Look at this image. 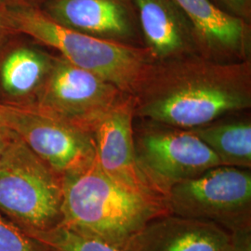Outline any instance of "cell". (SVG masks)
Returning a JSON list of instances; mask_svg holds the SVG:
<instances>
[{
    "label": "cell",
    "mask_w": 251,
    "mask_h": 251,
    "mask_svg": "<svg viewBox=\"0 0 251 251\" xmlns=\"http://www.w3.org/2000/svg\"><path fill=\"white\" fill-rule=\"evenodd\" d=\"M172 215L206 221L232 233L251 228V169L218 166L172 185L166 197Z\"/></svg>",
    "instance_id": "5b68a950"
},
{
    "label": "cell",
    "mask_w": 251,
    "mask_h": 251,
    "mask_svg": "<svg viewBox=\"0 0 251 251\" xmlns=\"http://www.w3.org/2000/svg\"><path fill=\"white\" fill-rule=\"evenodd\" d=\"M233 251H251V228H245L231 233Z\"/></svg>",
    "instance_id": "d6986e66"
},
{
    "label": "cell",
    "mask_w": 251,
    "mask_h": 251,
    "mask_svg": "<svg viewBox=\"0 0 251 251\" xmlns=\"http://www.w3.org/2000/svg\"><path fill=\"white\" fill-rule=\"evenodd\" d=\"M61 225L123 249L152 220L170 214L165 201L117 183L94 160L62 176Z\"/></svg>",
    "instance_id": "7a4b0ae2"
},
{
    "label": "cell",
    "mask_w": 251,
    "mask_h": 251,
    "mask_svg": "<svg viewBox=\"0 0 251 251\" xmlns=\"http://www.w3.org/2000/svg\"><path fill=\"white\" fill-rule=\"evenodd\" d=\"M231 243V233L216 224L165 214L145 225L122 251H226Z\"/></svg>",
    "instance_id": "7c38bea8"
},
{
    "label": "cell",
    "mask_w": 251,
    "mask_h": 251,
    "mask_svg": "<svg viewBox=\"0 0 251 251\" xmlns=\"http://www.w3.org/2000/svg\"><path fill=\"white\" fill-rule=\"evenodd\" d=\"M55 55L30 37L15 34L0 45V105L36 104Z\"/></svg>",
    "instance_id": "30bf717a"
},
{
    "label": "cell",
    "mask_w": 251,
    "mask_h": 251,
    "mask_svg": "<svg viewBox=\"0 0 251 251\" xmlns=\"http://www.w3.org/2000/svg\"><path fill=\"white\" fill-rule=\"evenodd\" d=\"M190 130L211 149L223 166L251 169L250 121L210 123Z\"/></svg>",
    "instance_id": "9a60e30c"
},
{
    "label": "cell",
    "mask_w": 251,
    "mask_h": 251,
    "mask_svg": "<svg viewBox=\"0 0 251 251\" xmlns=\"http://www.w3.org/2000/svg\"><path fill=\"white\" fill-rule=\"evenodd\" d=\"M127 96L98 75L55 55L36 104L92 133L100 122Z\"/></svg>",
    "instance_id": "52a82bcc"
},
{
    "label": "cell",
    "mask_w": 251,
    "mask_h": 251,
    "mask_svg": "<svg viewBox=\"0 0 251 251\" xmlns=\"http://www.w3.org/2000/svg\"><path fill=\"white\" fill-rule=\"evenodd\" d=\"M9 9L38 8L40 9L50 0H1Z\"/></svg>",
    "instance_id": "44dd1931"
},
{
    "label": "cell",
    "mask_w": 251,
    "mask_h": 251,
    "mask_svg": "<svg viewBox=\"0 0 251 251\" xmlns=\"http://www.w3.org/2000/svg\"><path fill=\"white\" fill-rule=\"evenodd\" d=\"M172 1L193 27L198 53L219 62L250 60V24L224 12L210 0Z\"/></svg>",
    "instance_id": "8fae6325"
},
{
    "label": "cell",
    "mask_w": 251,
    "mask_h": 251,
    "mask_svg": "<svg viewBox=\"0 0 251 251\" xmlns=\"http://www.w3.org/2000/svg\"><path fill=\"white\" fill-rule=\"evenodd\" d=\"M134 106L126 97L94 128L95 159L100 170L117 183L150 198H166L142 170L134 144Z\"/></svg>",
    "instance_id": "9c48e42d"
},
{
    "label": "cell",
    "mask_w": 251,
    "mask_h": 251,
    "mask_svg": "<svg viewBox=\"0 0 251 251\" xmlns=\"http://www.w3.org/2000/svg\"><path fill=\"white\" fill-rule=\"evenodd\" d=\"M40 9L56 23L89 36L124 42L135 35L131 0H50Z\"/></svg>",
    "instance_id": "4fadbf2b"
},
{
    "label": "cell",
    "mask_w": 251,
    "mask_h": 251,
    "mask_svg": "<svg viewBox=\"0 0 251 251\" xmlns=\"http://www.w3.org/2000/svg\"><path fill=\"white\" fill-rule=\"evenodd\" d=\"M15 34L9 18V8L0 0V45Z\"/></svg>",
    "instance_id": "ffe728a7"
},
{
    "label": "cell",
    "mask_w": 251,
    "mask_h": 251,
    "mask_svg": "<svg viewBox=\"0 0 251 251\" xmlns=\"http://www.w3.org/2000/svg\"><path fill=\"white\" fill-rule=\"evenodd\" d=\"M153 62L198 53L193 27L172 0H131Z\"/></svg>",
    "instance_id": "5bb4252c"
},
{
    "label": "cell",
    "mask_w": 251,
    "mask_h": 251,
    "mask_svg": "<svg viewBox=\"0 0 251 251\" xmlns=\"http://www.w3.org/2000/svg\"><path fill=\"white\" fill-rule=\"evenodd\" d=\"M217 8L251 25V0H210Z\"/></svg>",
    "instance_id": "ac0fdd59"
},
{
    "label": "cell",
    "mask_w": 251,
    "mask_h": 251,
    "mask_svg": "<svg viewBox=\"0 0 251 251\" xmlns=\"http://www.w3.org/2000/svg\"><path fill=\"white\" fill-rule=\"evenodd\" d=\"M4 125L60 176L77 171L95 158L92 133L34 104L0 105Z\"/></svg>",
    "instance_id": "8992f818"
},
{
    "label": "cell",
    "mask_w": 251,
    "mask_h": 251,
    "mask_svg": "<svg viewBox=\"0 0 251 251\" xmlns=\"http://www.w3.org/2000/svg\"><path fill=\"white\" fill-rule=\"evenodd\" d=\"M62 176L15 135L0 160V213L25 233L45 232L63 220Z\"/></svg>",
    "instance_id": "277c9868"
},
{
    "label": "cell",
    "mask_w": 251,
    "mask_h": 251,
    "mask_svg": "<svg viewBox=\"0 0 251 251\" xmlns=\"http://www.w3.org/2000/svg\"><path fill=\"white\" fill-rule=\"evenodd\" d=\"M134 144L142 170L165 198L172 185L222 166L190 129H149L134 134Z\"/></svg>",
    "instance_id": "ba28073f"
},
{
    "label": "cell",
    "mask_w": 251,
    "mask_h": 251,
    "mask_svg": "<svg viewBox=\"0 0 251 251\" xmlns=\"http://www.w3.org/2000/svg\"><path fill=\"white\" fill-rule=\"evenodd\" d=\"M9 10L16 34L52 49L67 62L98 75L126 95L134 94L153 63L146 49L63 26L38 8Z\"/></svg>",
    "instance_id": "3957f363"
},
{
    "label": "cell",
    "mask_w": 251,
    "mask_h": 251,
    "mask_svg": "<svg viewBox=\"0 0 251 251\" xmlns=\"http://www.w3.org/2000/svg\"><path fill=\"white\" fill-rule=\"evenodd\" d=\"M15 136V134L12 135V136H9V137H0V160L2 158V155L3 153L6 151L8 145H9L10 141L12 140V138Z\"/></svg>",
    "instance_id": "7402d4cb"
},
{
    "label": "cell",
    "mask_w": 251,
    "mask_h": 251,
    "mask_svg": "<svg viewBox=\"0 0 251 251\" xmlns=\"http://www.w3.org/2000/svg\"><path fill=\"white\" fill-rule=\"evenodd\" d=\"M0 251H50L0 213Z\"/></svg>",
    "instance_id": "e0dca14e"
},
{
    "label": "cell",
    "mask_w": 251,
    "mask_h": 251,
    "mask_svg": "<svg viewBox=\"0 0 251 251\" xmlns=\"http://www.w3.org/2000/svg\"><path fill=\"white\" fill-rule=\"evenodd\" d=\"M50 251H122L99 238L59 225L45 232L28 233Z\"/></svg>",
    "instance_id": "2e32d148"
},
{
    "label": "cell",
    "mask_w": 251,
    "mask_h": 251,
    "mask_svg": "<svg viewBox=\"0 0 251 251\" xmlns=\"http://www.w3.org/2000/svg\"><path fill=\"white\" fill-rule=\"evenodd\" d=\"M131 96L135 117L180 129L208 125L251 107V61L191 54L153 62Z\"/></svg>",
    "instance_id": "6da1fadb"
},
{
    "label": "cell",
    "mask_w": 251,
    "mask_h": 251,
    "mask_svg": "<svg viewBox=\"0 0 251 251\" xmlns=\"http://www.w3.org/2000/svg\"><path fill=\"white\" fill-rule=\"evenodd\" d=\"M13 134L14 133H12L6 127V126L4 125L2 117H1V113H0V137H9Z\"/></svg>",
    "instance_id": "603a6c76"
},
{
    "label": "cell",
    "mask_w": 251,
    "mask_h": 251,
    "mask_svg": "<svg viewBox=\"0 0 251 251\" xmlns=\"http://www.w3.org/2000/svg\"><path fill=\"white\" fill-rule=\"evenodd\" d=\"M226 251H233V250H232V247H230V248H229V249H228Z\"/></svg>",
    "instance_id": "cb8c5ba5"
}]
</instances>
